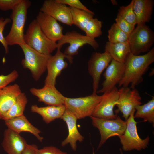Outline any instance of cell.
<instances>
[{"label": "cell", "instance_id": "8d00e7d4", "mask_svg": "<svg viewBox=\"0 0 154 154\" xmlns=\"http://www.w3.org/2000/svg\"><path fill=\"white\" fill-rule=\"evenodd\" d=\"M38 149L35 145H30L27 144L22 154H37Z\"/></svg>", "mask_w": 154, "mask_h": 154}, {"label": "cell", "instance_id": "3957f363", "mask_svg": "<svg viewBox=\"0 0 154 154\" xmlns=\"http://www.w3.org/2000/svg\"><path fill=\"white\" fill-rule=\"evenodd\" d=\"M24 41L27 45L44 54L50 55L57 48V43L48 38L41 29L36 20L29 24L24 36Z\"/></svg>", "mask_w": 154, "mask_h": 154}, {"label": "cell", "instance_id": "9a60e30c", "mask_svg": "<svg viewBox=\"0 0 154 154\" xmlns=\"http://www.w3.org/2000/svg\"><path fill=\"white\" fill-rule=\"evenodd\" d=\"M125 64L112 59L103 74L104 80L102 87L97 93H105L111 91L118 84L123 77Z\"/></svg>", "mask_w": 154, "mask_h": 154}, {"label": "cell", "instance_id": "e575fe53", "mask_svg": "<svg viewBox=\"0 0 154 154\" xmlns=\"http://www.w3.org/2000/svg\"><path fill=\"white\" fill-rule=\"evenodd\" d=\"M21 0H0V9L3 11L12 10Z\"/></svg>", "mask_w": 154, "mask_h": 154}, {"label": "cell", "instance_id": "f35d334b", "mask_svg": "<svg viewBox=\"0 0 154 154\" xmlns=\"http://www.w3.org/2000/svg\"><path fill=\"white\" fill-rule=\"evenodd\" d=\"M107 154V153H106V154Z\"/></svg>", "mask_w": 154, "mask_h": 154}, {"label": "cell", "instance_id": "8fae6325", "mask_svg": "<svg viewBox=\"0 0 154 154\" xmlns=\"http://www.w3.org/2000/svg\"><path fill=\"white\" fill-rule=\"evenodd\" d=\"M112 58L106 52H94L88 62V72L93 80V94H97L101 76Z\"/></svg>", "mask_w": 154, "mask_h": 154}, {"label": "cell", "instance_id": "f546056e", "mask_svg": "<svg viewBox=\"0 0 154 154\" xmlns=\"http://www.w3.org/2000/svg\"><path fill=\"white\" fill-rule=\"evenodd\" d=\"M102 22L97 18H93L87 23L84 32L86 36L92 38L99 37L102 34Z\"/></svg>", "mask_w": 154, "mask_h": 154}, {"label": "cell", "instance_id": "5b68a950", "mask_svg": "<svg viewBox=\"0 0 154 154\" xmlns=\"http://www.w3.org/2000/svg\"><path fill=\"white\" fill-rule=\"evenodd\" d=\"M135 109L131 113L126 121V127L124 133L119 136L122 149L124 151H129L134 150L140 151L147 148L149 145L150 138L148 136L144 139L139 135L137 124L134 117Z\"/></svg>", "mask_w": 154, "mask_h": 154}, {"label": "cell", "instance_id": "6da1fadb", "mask_svg": "<svg viewBox=\"0 0 154 154\" xmlns=\"http://www.w3.org/2000/svg\"><path fill=\"white\" fill-rule=\"evenodd\" d=\"M154 62V47L144 55H136L131 53L125 63L124 74L119 87H128L130 84L131 89L135 88L143 81V76Z\"/></svg>", "mask_w": 154, "mask_h": 154}, {"label": "cell", "instance_id": "52a82bcc", "mask_svg": "<svg viewBox=\"0 0 154 154\" xmlns=\"http://www.w3.org/2000/svg\"><path fill=\"white\" fill-rule=\"evenodd\" d=\"M69 45L65 49L64 53L68 58L69 62L72 63L73 56L78 53L79 48L88 44L96 50L99 45L95 39L84 35L75 31H68L57 43L58 48H61L65 44Z\"/></svg>", "mask_w": 154, "mask_h": 154}, {"label": "cell", "instance_id": "9c48e42d", "mask_svg": "<svg viewBox=\"0 0 154 154\" xmlns=\"http://www.w3.org/2000/svg\"><path fill=\"white\" fill-rule=\"evenodd\" d=\"M92 125L99 131L101 138L98 149L100 148L110 138L123 134L125 130L127 124L126 121L120 117L113 119H106L98 118L92 116L90 117Z\"/></svg>", "mask_w": 154, "mask_h": 154}, {"label": "cell", "instance_id": "8992f818", "mask_svg": "<svg viewBox=\"0 0 154 154\" xmlns=\"http://www.w3.org/2000/svg\"><path fill=\"white\" fill-rule=\"evenodd\" d=\"M102 96L93 94L88 96L77 98L65 97L64 105L66 109L74 114L77 119L92 116Z\"/></svg>", "mask_w": 154, "mask_h": 154}, {"label": "cell", "instance_id": "ba28073f", "mask_svg": "<svg viewBox=\"0 0 154 154\" xmlns=\"http://www.w3.org/2000/svg\"><path fill=\"white\" fill-rule=\"evenodd\" d=\"M19 46L24 55V58L21 61L22 65L24 68L30 70L35 80H38L46 70L47 60L51 55L41 54L25 43Z\"/></svg>", "mask_w": 154, "mask_h": 154}, {"label": "cell", "instance_id": "d6a6232c", "mask_svg": "<svg viewBox=\"0 0 154 154\" xmlns=\"http://www.w3.org/2000/svg\"><path fill=\"white\" fill-rule=\"evenodd\" d=\"M115 21L118 27L124 32L129 35L135 27L119 16L117 15Z\"/></svg>", "mask_w": 154, "mask_h": 154}, {"label": "cell", "instance_id": "d590c367", "mask_svg": "<svg viewBox=\"0 0 154 154\" xmlns=\"http://www.w3.org/2000/svg\"><path fill=\"white\" fill-rule=\"evenodd\" d=\"M37 154H67L58 148L53 146L44 147L40 149H37Z\"/></svg>", "mask_w": 154, "mask_h": 154}, {"label": "cell", "instance_id": "44dd1931", "mask_svg": "<svg viewBox=\"0 0 154 154\" xmlns=\"http://www.w3.org/2000/svg\"><path fill=\"white\" fill-rule=\"evenodd\" d=\"M21 92L20 86L16 84L0 89V119H1Z\"/></svg>", "mask_w": 154, "mask_h": 154}, {"label": "cell", "instance_id": "2e32d148", "mask_svg": "<svg viewBox=\"0 0 154 154\" xmlns=\"http://www.w3.org/2000/svg\"><path fill=\"white\" fill-rule=\"evenodd\" d=\"M36 20L42 31L50 39L56 42L62 38L64 35L63 27L55 19L40 11Z\"/></svg>", "mask_w": 154, "mask_h": 154}, {"label": "cell", "instance_id": "836d02e7", "mask_svg": "<svg viewBox=\"0 0 154 154\" xmlns=\"http://www.w3.org/2000/svg\"><path fill=\"white\" fill-rule=\"evenodd\" d=\"M11 21V19L9 18L4 19L2 17L0 18V42L4 47L6 54L9 52L8 46L6 42L3 32L6 25Z\"/></svg>", "mask_w": 154, "mask_h": 154}, {"label": "cell", "instance_id": "4dcf8cb0", "mask_svg": "<svg viewBox=\"0 0 154 154\" xmlns=\"http://www.w3.org/2000/svg\"><path fill=\"white\" fill-rule=\"evenodd\" d=\"M19 76L17 72L14 70L7 75H0V89L7 86L10 83L14 82Z\"/></svg>", "mask_w": 154, "mask_h": 154}, {"label": "cell", "instance_id": "277c9868", "mask_svg": "<svg viewBox=\"0 0 154 154\" xmlns=\"http://www.w3.org/2000/svg\"><path fill=\"white\" fill-rule=\"evenodd\" d=\"M154 42V32L145 23L137 24L128 41L131 53L136 55L149 51Z\"/></svg>", "mask_w": 154, "mask_h": 154}, {"label": "cell", "instance_id": "7a4b0ae2", "mask_svg": "<svg viewBox=\"0 0 154 154\" xmlns=\"http://www.w3.org/2000/svg\"><path fill=\"white\" fill-rule=\"evenodd\" d=\"M31 4V2L29 0H21L12 10L10 16L12 20L11 28L9 33L5 37L8 46H19L25 43V25L27 10Z\"/></svg>", "mask_w": 154, "mask_h": 154}, {"label": "cell", "instance_id": "484cf974", "mask_svg": "<svg viewBox=\"0 0 154 154\" xmlns=\"http://www.w3.org/2000/svg\"><path fill=\"white\" fill-rule=\"evenodd\" d=\"M136 111L134 114L135 118H141L143 121L148 122L154 124V97L147 102L143 105L136 106L135 108Z\"/></svg>", "mask_w": 154, "mask_h": 154}, {"label": "cell", "instance_id": "e0dca14e", "mask_svg": "<svg viewBox=\"0 0 154 154\" xmlns=\"http://www.w3.org/2000/svg\"><path fill=\"white\" fill-rule=\"evenodd\" d=\"M30 92L38 98L39 101L48 106L64 104L65 97L56 89L55 86L44 85L41 88H32L30 90Z\"/></svg>", "mask_w": 154, "mask_h": 154}, {"label": "cell", "instance_id": "74e56055", "mask_svg": "<svg viewBox=\"0 0 154 154\" xmlns=\"http://www.w3.org/2000/svg\"><path fill=\"white\" fill-rule=\"evenodd\" d=\"M119 151H120V153L121 154H124L123 153V151L120 148L119 149Z\"/></svg>", "mask_w": 154, "mask_h": 154}, {"label": "cell", "instance_id": "ffe728a7", "mask_svg": "<svg viewBox=\"0 0 154 154\" xmlns=\"http://www.w3.org/2000/svg\"><path fill=\"white\" fill-rule=\"evenodd\" d=\"M5 121L8 128L19 134L23 132L30 133L40 142L42 141L43 138L40 135L41 131L32 124L24 115L6 120Z\"/></svg>", "mask_w": 154, "mask_h": 154}, {"label": "cell", "instance_id": "603a6c76", "mask_svg": "<svg viewBox=\"0 0 154 154\" xmlns=\"http://www.w3.org/2000/svg\"><path fill=\"white\" fill-rule=\"evenodd\" d=\"M105 52L112 59L124 64L131 53L128 42L113 44L107 42L105 46Z\"/></svg>", "mask_w": 154, "mask_h": 154}, {"label": "cell", "instance_id": "4fadbf2b", "mask_svg": "<svg viewBox=\"0 0 154 154\" xmlns=\"http://www.w3.org/2000/svg\"><path fill=\"white\" fill-rule=\"evenodd\" d=\"M40 11L64 24L70 26L73 25L69 7L57 0H45Z\"/></svg>", "mask_w": 154, "mask_h": 154}, {"label": "cell", "instance_id": "5bb4252c", "mask_svg": "<svg viewBox=\"0 0 154 154\" xmlns=\"http://www.w3.org/2000/svg\"><path fill=\"white\" fill-rule=\"evenodd\" d=\"M58 48L55 54L49 56L46 64L47 74L44 81V85L55 86L56 79L62 71L68 66L65 61L66 58L68 60V57Z\"/></svg>", "mask_w": 154, "mask_h": 154}, {"label": "cell", "instance_id": "7c38bea8", "mask_svg": "<svg viewBox=\"0 0 154 154\" xmlns=\"http://www.w3.org/2000/svg\"><path fill=\"white\" fill-rule=\"evenodd\" d=\"M118 88L116 86L111 91L103 93L102 98L96 107L92 116L99 118L110 120L116 119L113 109L119 97Z\"/></svg>", "mask_w": 154, "mask_h": 154}, {"label": "cell", "instance_id": "ac0fdd59", "mask_svg": "<svg viewBox=\"0 0 154 154\" xmlns=\"http://www.w3.org/2000/svg\"><path fill=\"white\" fill-rule=\"evenodd\" d=\"M60 118L66 123L68 131V136L62 142L61 146L64 147L69 144L72 149L75 151L77 148V142H82L84 139L77 129L76 124L78 119L74 114L66 109Z\"/></svg>", "mask_w": 154, "mask_h": 154}, {"label": "cell", "instance_id": "d4e9b609", "mask_svg": "<svg viewBox=\"0 0 154 154\" xmlns=\"http://www.w3.org/2000/svg\"><path fill=\"white\" fill-rule=\"evenodd\" d=\"M28 100L25 93L21 92L15 102L3 116L1 119L4 121L24 115V112Z\"/></svg>", "mask_w": 154, "mask_h": 154}, {"label": "cell", "instance_id": "7402d4cb", "mask_svg": "<svg viewBox=\"0 0 154 154\" xmlns=\"http://www.w3.org/2000/svg\"><path fill=\"white\" fill-rule=\"evenodd\" d=\"M66 109L64 104L44 107H39L36 105H33L31 108V112L40 115L43 121L47 124L50 123L56 119L60 118Z\"/></svg>", "mask_w": 154, "mask_h": 154}, {"label": "cell", "instance_id": "30bf717a", "mask_svg": "<svg viewBox=\"0 0 154 154\" xmlns=\"http://www.w3.org/2000/svg\"><path fill=\"white\" fill-rule=\"evenodd\" d=\"M119 97L116 106L117 109V114L120 112L126 121L135 107L142 104L141 97L136 88L131 89L128 87H121L118 90Z\"/></svg>", "mask_w": 154, "mask_h": 154}, {"label": "cell", "instance_id": "d6986e66", "mask_svg": "<svg viewBox=\"0 0 154 154\" xmlns=\"http://www.w3.org/2000/svg\"><path fill=\"white\" fill-rule=\"evenodd\" d=\"M27 144L20 134L9 128L5 130L2 145L7 154H22Z\"/></svg>", "mask_w": 154, "mask_h": 154}, {"label": "cell", "instance_id": "1f68e13d", "mask_svg": "<svg viewBox=\"0 0 154 154\" xmlns=\"http://www.w3.org/2000/svg\"><path fill=\"white\" fill-rule=\"evenodd\" d=\"M60 3L69 5L70 7L84 10L90 13H94L89 9L79 0H57Z\"/></svg>", "mask_w": 154, "mask_h": 154}, {"label": "cell", "instance_id": "f1b7e54d", "mask_svg": "<svg viewBox=\"0 0 154 154\" xmlns=\"http://www.w3.org/2000/svg\"><path fill=\"white\" fill-rule=\"evenodd\" d=\"M133 0H132L128 5L120 7L118 10L117 15L122 18L135 27L137 24V21L133 9Z\"/></svg>", "mask_w": 154, "mask_h": 154}, {"label": "cell", "instance_id": "cb8c5ba5", "mask_svg": "<svg viewBox=\"0 0 154 154\" xmlns=\"http://www.w3.org/2000/svg\"><path fill=\"white\" fill-rule=\"evenodd\" d=\"M154 5L153 0H133V7L137 24L149 22L153 13Z\"/></svg>", "mask_w": 154, "mask_h": 154}, {"label": "cell", "instance_id": "4316f807", "mask_svg": "<svg viewBox=\"0 0 154 154\" xmlns=\"http://www.w3.org/2000/svg\"><path fill=\"white\" fill-rule=\"evenodd\" d=\"M73 25L84 32L89 20L93 18L94 14L70 7Z\"/></svg>", "mask_w": 154, "mask_h": 154}, {"label": "cell", "instance_id": "83f0119b", "mask_svg": "<svg viewBox=\"0 0 154 154\" xmlns=\"http://www.w3.org/2000/svg\"><path fill=\"white\" fill-rule=\"evenodd\" d=\"M129 35L122 31L116 23L108 31V42L116 44L128 42Z\"/></svg>", "mask_w": 154, "mask_h": 154}]
</instances>
